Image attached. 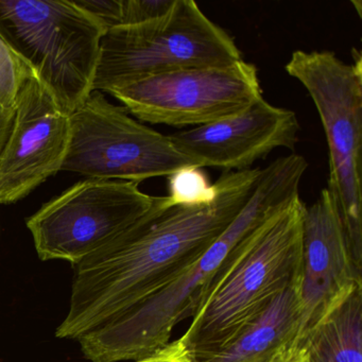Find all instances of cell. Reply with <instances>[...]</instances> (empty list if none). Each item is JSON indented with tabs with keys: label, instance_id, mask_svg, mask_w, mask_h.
<instances>
[{
	"label": "cell",
	"instance_id": "1",
	"mask_svg": "<svg viewBox=\"0 0 362 362\" xmlns=\"http://www.w3.org/2000/svg\"><path fill=\"white\" fill-rule=\"evenodd\" d=\"M260 173H224L207 205L179 206L156 197L143 217L76 264L69 315L56 336L78 340L177 279L245 207Z\"/></svg>",
	"mask_w": 362,
	"mask_h": 362
},
{
	"label": "cell",
	"instance_id": "2",
	"mask_svg": "<svg viewBox=\"0 0 362 362\" xmlns=\"http://www.w3.org/2000/svg\"><path fill=\"white\" fill-rule=\"evenodd\" d=\"M307 168L306 158L292 153L262 169L247 204L199 259L145 300L78 339L84 357L92 362L137 361L166 345L175 325L200 310L234 247L264 220L300 197Z\"/></svg>",
	"mask_w": 362,
	"mask_h": 362
},
{
	"label": "cell",
	"instance_id": "3",
	"mask_svg": "<svg viewBox=\"0 0 362 362\" xmlns=\"http://www.w3.org/2000/svg\"><path fill=\"white\" fill-rule=\"evenodd\" d=\"M305 209L298 197L230 252L206 300L180 338L197 360L223 349L284 290L300 283Z\"/></svg>",
	"mask_w": 362,
	"mask_h": 362
},
{
	"label": "cell",
	"instance_id": "4",
	"mask_svg": "<svg viewBox=\"0 0 362 362\" xmlns=\"http://www.w3.org/2000/svg\"><path fill=\"white\" fill-rule=\"evenodd\" d=\"M105 33L74 0H0V35L69 115L93 93Z\"/></svg>",
	"mask_w": 362,
	"mask_h": 362
},
{
	"label": "cell",
	"instance_id": "5",
	"mask_svg": "<svg viewBox=\"0 0 362 362\" xmlns=\"http://www.w3.org/2000/svg\"><path fill=\"white\" fill-rule=\"evenodd\" d=\"M243 60L234 39L194 0H175L160 18L109 29L100 43L93 92H105L154 76Z\"/></svg>",
	"mask_w": 362,
	"mask_h": 362
},
{
	"label": "cell",
	"instance_id": "6",
	"mask_svg": "<svg viewBox=\"0 0 362 362\" xmlns=\"http://www.w3.org/2000/svg\"><path fill=\"white\" fill-rule=\"evenodd\" d=\"M347 64L332 52L296 50L286 64L320 116L329 156L327 189L351 245L362 254V60Z\"/></svg>",
	"mask_w": 362,
	"mask_h": 362
},
{
	"label": "cell",
	"instance_id": "7",
	"mask_svg": "<svg viewBox=\"0 0 362 362\" xmlns=\"http://www.w3.org/2000/svg\"><path fill=\"white\" fill-rule=\"evenodd\" d=\"M69 118L71 137L61 171L141 184L194 166L168 135L133 119L126 107L100 92H93Z\"/></svg>",
	"mask_w": 362,
	"mask_h": 362
},
{
	"label": "cell",
	"instance_id": "8",
	"mask_svg": "<svg viewBox=\"0 0 362 362\" xmlns=\"http://www.w3.org/2000/svg\"><path fill=\"white\" fill-rule=\"evenodd\" d=\"M134 182L86 179L27 219L37 255L74 266L143 217L156 197Z\"/></svg>",
	"mask_w": 362,
	"mask_h": 362
},
{
	"label": "cell",
	"instance_id": "9",
	"mask_svg": "<svg viewBox=\"0 0 362 362\" xmlns=\"http://www.w3.org/2000/svg\"><path fill=\"white\" fill-rule=\"evenodd\" d=\"M107 94L141 122L188 129L243 113L264 98L257 67L243 59L154 76Z\"/></svg>",
	"mask_w": 362,
	"mask_h": 362
},
{
	"label": "cell",
	"instance_id": "10",
	"mask_svg": "<svg viewBox=\"0 0 362 362\" xmlns=\"http://www.w3.org/2000/svg\"><path fill=\"white\" fill-rule=\"evenodd\" d=\"M69 137V114L31 76L18 92L13 126L0 152V204L26 198L61 171Z\"/></svg>",
	"mask_w": 362,
	"mask_h": 362
},
{
	"label": "cell",
	"instance_id": "11",
	"mask_svg": "<svg viewBox=\"0 0 362 362\" xmlns=\"http://www.w3.org/2000/svg\"><path fill=\"white\" fill-rule=\"evenodd\" d=\"M300 126L296 114L262 100L243 113L168 135L194 166L241 171L279 148L293 150Z\"/></svg>",
	"mask_w": 362,
	"mask_h": 362
},
{
	"label": "cell",
	"instance_id": "12",
	"mask_svg": "<svg viewBox=\"0 0 362 362\" xmlns=\"http://www.w3.org/2000/svg\"><path fill=\"white\" fill-rule=\"evenodd\" d=\"M358 287H362V254L351 245L338 207L324 188L305 209L303 222L302 336Z\"/></svg>",
	"mask_w": 362,
	"mask_h": 362
},
{
	"label": "cell",
	"instance_id": "13",
	"mask_svg": "<svg viewBox=\"0 0 362 362\" xmlns=\"http://www.w3.org/2000/svg\"><path fill=\"white\" fill-rule=\"evenodd\" d=\"M300 283L284 290L223 349L199 362H266L300 340L304 327Z\"/></svg>",
	"mask_w": 362,
	"mask_h": 362
},
{
	"label": "cell",
	"instance_id": "14",
	"mask_svg": "<svg viewBox=\"0 0 362 362\" xmlns=\"http://www.w3.org/2000/svg\"><path fill=\"white\" fill-rule=\"evenodd\" d=\"M300 340L308 362H362V287L332 307Z\"/></svg>",
	"mask_w": 362,
	"mask_h": 362
},
{
	"label": "cell",
	"instance_id": "15",
	"mask_svg": "<svg viewBox=\"0 0 362 362\" xmlns=\"http://www.w3.org/2000/svg\"><path fill=\"white\" fill-rule=\"evenodd\" d=\"M169 202L179 206H201L217 197V184H211L203 168L185 166L168 177Z\"/></svg>",
	"mask_w": 362,
	"mask_h": 362
},
{
	"label": "cell",
	"instance_id": "16",
	"mask_svg": "<svg viewBox=\"0 0 362 362\" xmlns=\"http://www.w3.org/2000/svg\"><path fill=\"white\" fill-rule=\"evenodd\" d=\"M33 71L16 56L0 35V109L16 111V98Z\"/></svg>",
	"mask_w": 362,
	"mask_h": 362
},
{
	"label": "cell",
	"instance_id": "17",
	"mask_svg": "<svg viewBox=\"0 0 362 362\" xmlns=\"http://www.w3.org/2000/svg\"><path fill=\"white\" fill-rule=\"evenodd\" d=\"M175 0H122V26L150 22L166 14Z\"/></svg>",
	"mask_w": 362,
	"mask_h": 362
},
{
	"label": "cell",
	"instance_id": "18",
	"mask_svg": "<svg viewBox=\"0 0 362 362\" xmlns=\"http://www.w3.org/2000/svg\"><path fill=\"white\" fill-rule=\"evenodd\" d=\"M107 29L122 26V0H74Z\"/></svg>",
	"mask_w": 362,
	"mask_h": 362
},
{
	"label": "cell",
	"instance_id": "19",
	"mask_svg": "<svg viewBox=\"0 0 362 362\" xmlns=\"http://www.w3.org/2000/svg\"><path fill=\"white\" fill-rule=\"evenodd\" d=\"M135 362H199L183 343L177 340L168 342L151 355L141 358Z\"/></svg>",
	"mask_w": 362,
	"mask_h": 362
},
{
	"label": "cell",
	"instance_id": "20",
	"mask_svg": "<svg viewBox=\"0 0 362 362\" xmlns=\"http://www.w3.org/2000/svg\"><path fill=\"white\" fill-rule=\"evenodd\" d=\"M266 362H308L306 347L302 340L296 341L283 347Z\"/></svg>",
	"mask_w": 362,
	"mask_h": 362
},
{
	"label": "cell",
	"instance_id": "21",
	"mask_svg": "<svg viewBox=\"0 0 362 362\" xmlns=\"http://www.w3.org/2000/svg\"><path fill=\"white\" fill-rule=\"evenodd\" d=\"M14 115H16V111H6L0 109V152L9 139L10 132L13 126Z\"/></svg>",
	"mask_w": 362,
	"mask_h": 362
}]
</instances>
